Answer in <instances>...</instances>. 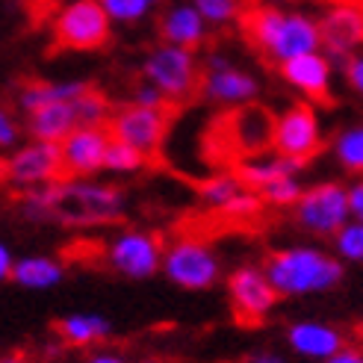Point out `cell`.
Listing matches in <instances>:
<instances>
[{"label": "cell", "instance_id": "obj_1", "mask_svg": "<svg viewBox=\"0 0 363 363\" xmlns=\"http://www.w3.org/2000/svg\"><path fill=\"white\" fill-rule=\"evenodd\" d=\"M248 42L257 48L269 62L284 65L301 53L322 50L319 18L301 9H281V6H254L242 15Z\"/></svg>", "mask_w": 363, "mask_h": 363}, {"label": "cell", "instance_id": "obj_2", "mask_svg": "<svg viewBox=\"0 0 363 363\" xmlns=\"http://www.w3.org/2000/svg\"><path fill=\"white\" fill-rule=\"evenodd\" d=\"M266 275L281 298L328 293L342 281V260L319 245H286L269 254Z\"/></svg>", "mask_w": 363, "mask_h": 363}, {"label": "cell", "instance_id": "obj_3", "mask_svg": "<svg viewBox=\"0 0 363 363\" xmlns=\"http://www.w3.org/2000/svg\"><path fill=\"white\" fill-rule=\"evenodd\" d=\"M124 207V192L116 184H104L95 177H68L53 184V222L68 228L110 225Z\"/></svg>", "mask_w": 363, "mask_h": 363}, {"label": "cell", "instance_id": "obj_4", "mask_svg": "<svg viewBox=\"0 0 363 363\" xmlns=\"http://www.w3.org/2000/svg\"><path fill=\"white\" fill-rule=\"evenodd\" d=\"M142 80L160 89L166 104H184L195 92H201V62L195 50L160 42L142 60Z\"/></svg>", "mask_w": 363, "mask_h": 363}, {"label": "cell", "instance_id": "obj_5", "mask_svg": "<svg viewBox=\"0 0 363 363\" xmlns=\"http://www.w3.org/2000/svg\"><path fill=\"white\" fill-rule=\"evenodd\" d=\"M62 174L65 166L57 142L30 139L27 145H18L15 151H9L4 160V184L18 195L57 184Z\"/></svg>", "mask_w": 363, "mask_h": 363}, {"label": "cell", "instance_id": "obj_6", "mask_svg": "<svg viewBox=\"0 0 363 363\" xmlns=\"http://www.w3.org/2000/svg\"><path fill=\"white\" fill-rule=\"evenodd\" d=\"M162 275L180 289H210L222 275V260L201 237H177L162 254Z\"/></svg>", "mask_w": 363, "mask_h": 363}, {"label": "cell", "instance_id": "obj_7", "mask_svg": "<svg viewBox=\"0 0 363 363\" xmlns=\"http://www.w3.org/2000/svg\"><path fill=\"white\" fill-rule=\"evenodd\" d=\"M293 219L304 233H311V237L334 240L337 230L352 219L349 186L334 184V180L307 186L293 207Z\"/></svg>", "mask_w": 363, "mask_h": 363}, {"label": "cell", "instance_id": "obj_8", "mask_svg": "<svg viewBox=\"0 0 363 363\" xmlns=\"http://www.w3.org/2000/svg\"><path fill=\"white\" fill-rule=\"evenodd\" d=\"M53 39L68 50H98L110 42L113 18L106 15L101 0H71L57 15H53Z\"/></svg>", "mask_w": 363, "mask_h": 363}, {"label": "cell", "instance_id": "obj_9", "mask_svg": "<svg viewBox=\"0 0 363 363\" xmlns=\"http://www.w3.org/2000/svg\"><path fill=\"white\" fill-rule=\"evenodd\" d=\"M201 95L216 106L240 110L257 101L260 80L251 68L233 62L225 53H207L201 62Z\"/></svg>", "mask_w": 363, "mask_h": 363}, {"label": "cell", "instance_id": "obj_10", "mask_svg": "<svg viewBox=\"0 0 363 363\" xmlns=\"http://www.w3.org/2000/svg\"><path fill=\"white\" fill-rule=\"evenodd\" d=\"M162 254H166V245L160 242L157 233L124 228L106 240L104 263L121 278L145 281L157 275V272H162Z\"/></svg>", "mask_w": 363, "mask_h": 363}, {"label": "cell", "instance_id": "obj_11", "mask_svg": "<svg viewBox=\"0 0 363 363\" xmlns=\"http://www.w3.org/2000/svg\"><path fill=\"white\" fill-rule=\"evenodd\" d=\"M110 133L118 142H127L130 148L142 151L145 157H154L160 151L162 139L169 130V110L166 106H148V104H124L110 118Z\"/></svg>", "mask_w": 363, "mask_h": 363}, {"label": "cell", "instance_id": "obj_12", "mask_svg": "<svg viewBox=\"0 0 363 363\" xmlns=\"http://www.w3.org/2000/svg\"><path fill=\"white\" fill-rule=\"evenodd\" d=\"M322 148V121L313 106L293 104L275 116V133H272V151L289 160L307 162Z\"/></svg>", "mask_w": 363, "mask_h": 363}, {"label": "cell", "instance_id": "obj_13", "mask_svg": "<svg viewBox=\"0 0 363 363\" xmlns=\"http://www.w3.org/2000/svg\"><path fill=\"white\" fill-rule=\"evenodd\" d=\"M228 298L240 322L260 325L278 304V289L272 286L263 266H240L228 278Z\"/></svg>", "mask_w": 363, "mask_h": 363}, {"label": "cell", "instance_id": "obj_14", "mask_svg": "<svg viewBox=\"0 0 363 363\" xmlns=\"http://www.w3.org/2000/svg\"><path fill=\"white\" fill-rule=\"evenodd\" d=\"M322 50L331 57H352L363 48V0H331L319 12Z\"/></svg>", "mask_w": 363, "mask_h": 363}, {"label": "cell", "instance_id": "obj_15", "mask_svg": "<svg viewBox=\"0 0 363 363\" xmlns=\"http://www.w3.org/2000/svg\"><path fill=\"white\" fill-rule=\"evenodd\" d=\"M110 142H113V133L106 124L74 127V130L60 142L65 174L68 177H95L98 172H104Z\"/></svg>", "mask_w": 363, "mask_h": 363}, {"label": "cell", "instance_id": "obj_16", "mask_svg": "<svg viewBox=\"0 0 363 363\" xmlns=\"http://www.w3.org/2000/svg\"><path fill=\"white\" fill-rule=\"evenodd\" d=\"M198 198L201 204L213 213H222L228 219H251L257 216V210L263 207V198L254 192L237 172H222L207 177L201 186H198Z\"/></svg>", "mask_w": 363, "mask_h": 363}, {"label": "cell", "instance_id": "obj_17", "mask_svg": "<svg viewBox=\"0 0 363 363\" xmlns=\"http://www.w3.org/2000/svg\"><path fill=\"white\" fill-rule=\"evenodd\" d=\"M281 68V80L286 86H293L296 92L307 95V98H328L331 92V80H334V62H331V53L325 50H311V53H301V57L289 60Z\"/></svg>", "mask_w": 363, "mask_h": 363}, {"label": "cell", "instance_id": "obj_18", "mask_svg": "<svg viewBox=\"0 0 363 363\" xmlns=\"http://www.w3.org/2000/svg\"><path fill=\"white\" fill-rule=\"evenodd\" d=\"M160 39L177 45V48H186V50H198L207 45V33L210 24L204 21V15L195 9L192 0H174L162 9L160 15Z\"/></svg>", "mask_w": 363, "mask_h": 363}, {"label": "cell", "instance_id": "obj_19", "mask_svg": "<svg viewBox=\"0 0 363 363\" xmlns=\"http://www.w3.org/2000/svg\"><path fill=\"white\" fill-rule=\"evenodd\" d=\"M286 346L304 360L325 363L331 354H337L346 346V337L340 328L322 322V319H298L286 328Z\"/></svg>", "mask_w": 363, "mask_h": 363}, {"label": "cell", "instance_id": "obj_20", "mask_svg": "<svg viewBox=\"0 0 363 363\" xmlns=\"http://www.w3.org/2000/svg\"><path fill=\"white\" fill-rule=\"evenodd\" d=\"M230 145L237 151H245V157L251 154H260L266 148H272V133H275V118H272L266 110L260 106H240L237 113H233L230 124Z\"/></svg>", "mask_w": 363, "mask_h": 363}, {"label": "cell", "instance_id": "obj_21", "mask_svg": "<svg viewBox=\"0 0 363 363\" xmlns=\"http://www.w3.org/2000/svg\"><path fill=\"white\" fill-rule=\"evenodd\" d=\"M24 127L30 139H42V142H62L74 127H80L77 118V106L74 101H53L45 104L39 110H33L30 116H24Z\"/></svg>", "mask_w": 363, "mask_h": 363}, {"label": "cell", "instance_id": "obj_22", "mask_svg": "<svg viewBox=\"0 0 363 363\" xmlns=\"http://www.w3.org/2000/svg\"><path fill=\"white\" fill-rule=\"evenodd\" d=\"M83 92H89V83H83V80H33V83H24L18 89L12 104H15V113L24 118L45 104L77 101Z\"/></svg>", "mask_w": 363, "mask_h": 363}, {"label": "cell", "instance_id": "obj_23", "mask_svg": "<svg viewBox=\"0 0 363 363\" xmlns=\"http://www.w3.org/2000/svg\"><path fill=\"white\" fill-rule=\"evenodd\" d=\"M301 169H304V162H298V160H289V157H284L278 151H272V154L260 151V154H251V157L240 160L237 174L260 195L272 180L286 177V174H301Z\"/></svg>", "mask_w": 363, "mask_h": 363}, {"label": "cell", "instance_id": "obj_24", "mask_svg": "<svg viewBox=\"0 0 363 363\" xmlns=\"http://www.w3.org/2000/svg\"><path fill=\"white\" fill-rule=\"evenodd\" d=\"M57 334L65 346L86 349V346H95V342H104L110 337L113 325L101 313H68L57 322Z\"/></svg>", "mask_w": 363, "mask_h": 363}, {"label": "cell", "instance_id": "obj_25", "mask_svg": "<svg viewBox=\"0 0 363 363\" xmlns=\"http://www.w3.org/2000/svg\"><path fill=\"white\" fill-rule=\"evenodd\" d=\"M65 278V266L57 257H45V254H30L15 263L12 281L24 289H53Z\"/></svg>", "mask_w": 363, "mask_h": 363}, {"label": "cell", "instance_id": "obj_26", "mask_svg": "<svg viewBox=\"0 0 363 363\" xmlns=\"http://www.w3.org/2000/svg\"><path fill=\"white\" fill-rule=\"evenodd\" d=\"M331 154L342 172L363 177V121L342 127L331 142Z\"/></svg>", "mask_w": 363, "mask_h": 363}, {"label": "cell", "instance_id": "obj_27", "mask_svg": "<svg viewBox=\"0 0 363 363\" xmlns=\"http://www.w3.org/2000/svg\"><path fill=\"white\" fill-rule=\"evenodd\" d=\"M145 162H148V157H145L142 151L130 148L127 142L113 139V142H110V151H106L104 172H106V174H113V177H127V174L142 172V169H145Z\"/></svg>", "mask_w": 363, "mask_h": 363}, {"label": "cell", "instance_id": "obj_28", "mask_svg": "<svg viewBox=\"0 0 363 363\" xmlns=\"http://www.w3.org/2000/svg\"><path fill=\"white\" fill-rule=\"evenodd\" d=\"M334 242V254L342 263H363V222L349 219L337 230Z\"/></svg>", "mask_w": 363, "mask_h": 363}, {"label": "cell", "instance_id": "obj_29", "mask_svg": "<svg viewBox=\"0 0 363 363\" xmlns=\"http://www.w3.org/2000/svg\"><path fill=\"white\" fill-rule=\"evenodd\" d=\"M304 189L307 186L301 184V174H286V177L272 180V184L260 192V198L269 207H296V201L301 198Z\"/></svg>", "mask_w": 363, "mask_h": 363}, {"label": "cell", "instance_id": "obj_30", "mask_svg": "<svg viewBox=\"0 0 363 363\" xmlns=\"http://www.w3.org/2000/svg\"><path fill=\"white\" fill-rule=\"evenodd\" d=\"M210 27H228L242 18V0H192Z\"/></svg>", "mask_w": 363, "mask_h": 363}, {"label": "cell", "instance_id": "obj_31", "mask_svg": "<svg viewBox=\"0 0 363 363\" xmlns=\"http://www.w3.org/2000/svg\"><path fill=\"white\" fill-rule=\"evenodd\" d=\"M77 118H80V127L83 124H110L113 113H110V101H106L98 89L89 86V92H83L77 101Z\"/></svg>", "mask_w": 363, "mask_h": 363}, {"label": "cell", "instance_id": "obj_32", "mask_svg": "<svg viewBox=\"0 0 363 363\" xmlns=\"http://www.w3.org/2000/svg\"><path fill=\"white\" fill-rule=\"evenodd\" d=\"M101 6L116 24H139L157 4L154 0H101Z\"/></svg>", "mask_w": 363, "mask_h": 363}, {"label": "cell", "instance_id": "obj_33", "mask_svg": "<svg viewBox=\"0 0 363 363\" xmlns=\"http://www.w3.org/2000/svg\"><path fill=\"white\" fill-rule=\"evenodd\" d=\"M27 133V127L21 121V116H18L15 110H0V148H4L6 154L15 151L18 145H21V136Z\"/></svg>", "mask_w": 363, "mask_h": 363}, {"label": "cell", "instance_id": "obj_34", "mask_svg": "<svg viewBox=\"0 0 363 363\" xmlns=\"http://www.w3.org/2000/svg\"><path fill=\"white\" fill-rule=\"evenodd\" d=\"M342 74H346V83L352 86V92L363 98V50L346 57V68H342Z\"/></svg>", "mask_w": 363, "mask_h": 363}, {"label": "cell", "instance_id": "obj_35", "mask_svg": "<svg viewBox=\"0 0 363 363\" xmlns=\"http://www.w3.org/2000/svg\"><path fill=\"white\" fill-rule=\"evenodd\" d=\"M133 101H136V104H148V106H169L166 98L160 95V89L151 86L148 80H139V83L133 86Z\"/></svg>", "mask_w": 363, "mask_h": 363}, {"label": "cell", "instance_id": "obj_36", "mask_svg": "<svg viewBox=\"0 0 363 363\" xmlns=\"http://www.w3.org/2000/svg\"><path fill=\"white\" fill-rule=\"evenodd\" d=\"M349 207H352V219L363 222V177H354L349 184Z\"/></svg>", "mask_w": 363, "mask_h": 363}, {"label": "cell", "instance_id": "obj_37", "mask_svg": "<svg viewBox=\"0 0 363 363\" xmlns=\"http://www.w3.org/2000/svg\"><path fill=\"white\" fill-rule=\"evenodd\" d=\"M15 254H12V248L6 245V242H0V278L4 281H9L12 278V272H15Z\"/></svg>", "mask_w": 363, "mask_h": 363}, {"label": "cell", "instance_id": "obj_38", "mask_svg": "<svg viewBox=\"0 0 363 363\" xmlns=\"http://www.w3.org/2000/svg\"><path fill=\"white\" fill-rule=\"evenodd\" d=\"M325 363H363V349H354V346H342L337 354H331Z\"/></svg>", "mask_w": 363, "mask_h": 363}, {"label": "cell", "instance_id": "obj_39", "mask_svg": "<svg viewBox=\"0 0 363 363\" xmlns=\"http://www.w3.org/2000/svg\"><path fill=\"white\" fill-rule=\"evenodd\" d=\"M245 363H286V357L281 352H272V349H260V352H251Z\"/></svg>", "mask_w": 363, "mask_h": 363}, {"label": "cell", "instance_id": "obj_40", "mask_svg": "<svg viewBox=\"0 0 363 363\" xmlns=\"http://www.w3.org/2000/svg\"><path fill=\"white\" fill-rule=\"evenodd\" d=\"M83 363H127L118 352H113V349H98V352H92Z\"/></svg>", "mask_w": 363, "mask_h": 363}, {"label": "cell", "instance_id": "obj_41", "mask_svg": "<svg viewBox=\"0 0 363 363\" xmlns=\"http://www.w3.org/2000/svg\"><path fill=\"white\" fill-rule=\"evenodd\" d=\"M0 363H27V360H24L21 354H6V357L0 360Z\"/></svg>", "mask_w": 363, "mask_h": 363}, {"label": "cell", "instance_id": "obj_42", "mask_svg": "<svg viewBox=\"0 0 363 363\" xmlns=\"http://www.w3.org/2000/svg\"><path fill=\"white\" fill-rule=\"evenodd\" d=\"M136 363H166V360H160V357H142V360H136Z\"/></svg>", "mask_w": 363, "mask_h": 363}, {"label": "cell", "instance_id": "obj_43", "mask_svg": "<svg viewBox=\"0 0 363 363\" xmlns=\"http://www.w3.org/2000/svg\"><path fill=\"white\" fill-rule=\"evenodd\" d=\"M154 4H162V0H154Z\"/></svg>", "mask_w": 363, "mask_h": 363}]
</instances>
